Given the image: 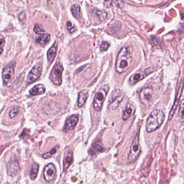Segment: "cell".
Segmentation results:
<instances>
[{
    "mask_svg": "<svg viewBox=\"0 0 184 184\" xmlns=\"http://www.w3.org/2000/svg\"><path fill=\"white\" fill-rule=\"evenodd\" d=\"M184 100H182V102L180 104V108L179 110V115L182 119L184 118Z\"/></svg>",
    "mask_w": 184,
    "mask_h": 184,
    "instance_id": "28",
    "label": "cell"
},
{
    "mask_svg": "<svg viewBox=\"0 0 184 184\" xmlns=\"http://www.w3.org/2000/svg\"><path fill=\"white\" fill-rule=\"evenodd\" d=\"M5 44V42L2 39H0V55L3 52V48L4 47Z\"/></svg>",
    "mask_w": 184,
    "mask_h": 184,
    "instance_id": "32",
    "label": "cell"
},
{
    "mask_svg": "<svg viewBox=\"0 0 184 184\" xmlns=\"http://www.w3.org/2000/svg\"><path fill=\"white\" fill-rule=\"evenodd\" d=\"M93 13L97 17L98 19L101 21L105 20L107 18L108 14L107 13L104 11H98V10H94Z\"/></svg>",
    "mask_w": 184,
    "mask_h": 184,
    "instance_id": "24",
    "label": "cell"
},
{
    "mask_svg": "<svg viewBox=\"0 0 184 184\" xmlns=\"http://www.w3.org/2000/svg\"><path fill=\"white\" fill-rule=\"evenodd\" d=\"M19 112V109L17 107H14L12 110L11 111L10 113H9V116L11 117V118H13L15 116L17 115Z\"/></svg>",
    "mask_w": 184,
    "mask_h": 184,
    "instance_id": "27",
    "label": "cell"
},
{
    "mask_svg": "<svg viewBox=\"0 0 184 184\" xmlns=\"http://www.w3.org/2000/svg\"><path fill=\"white\" fill-rule=\"evenodd\" d=\"M73 161V152L72 151H69L68 153L66 155L63 161V171L67 170L69 167L70 166Z\"/></svg>",
    "mask_w": 184,
    "mask_h": 184,
    "instance_id": "17",
    "label": "cell"
},
{
    "mask_svg": "<svg viewBox=\"0 0 184 184\" xmlns=\"http://www.w3.org/2000/svg\"><path fill=\"white\" fill-rule=\"evenodd\" d=\"M132 48L131 47H124L120 50L117 55L116 62V71L122 74L127 71L133 61Z\"/></svg>",
    "mask_w": 184,
    "mask_h": 184,
    "instance_id": "1",
    "label": "cell"
},
{
    "mask_svg": "<svg viewBox=\"0 0 184 184\" xmlns=\"http://www.w3.org/2000/svg\"><path fill=\"white\" fill-rule=\"evenodd\" d=\"M57 150H58V147H54V149H53L52 150L50 151L49 152L44 153L43 155V157L45 158V159H48V158H51L54 155H55L56 153L57 152Z\"/></svg>",
    "mask_w": 184,
    "mask_h": 184,
    "instance_id": "25",
    "label": "cell"
},
{
    "mask_svg": "<svg viewBox=\"0 0 184 184\" xmlns=\"http://www.w3.org/2000/svg\"><path fill=\"white\" fill-rule=\"evenodd\" d=\"M15 63H11L5 66L2 74L3 83L4 85L9 86L13 82L14 76V68Z\"/></svg>",
    "mask_w": 184,
    "mask_h": 184,
    "instance_id": "6",
    "label": "cell"
},
{
    "mask_svg": "<svg viewBox=\"0 0 184 184\" xmlns=\"http://www.w3.org/2000/svg\"><path fill=\"white\" fill-rule=\"evenodd\" d=\"M110 44L107 42H103L100 45V49L102 51H105L108 50V48L109 47Z\"/></svg>",
    "mask_w": 184,
    "mask_h": 184,
    "instance_id": "30",
    "label": "cell"
},
{
    "mask_svg": "<svg viewBox=\"0 0 184 184\" xmlns=\"http://www.w3.org/2000/svg\"><path fill=\"white\" fill-rule=\"evenodd\" d=\"M50 40V35L48 34H43L40 35V36L36 39V42L37 43L44 45L46 44L48 42H49Z\"/></svg>",
    "mask_w": 184,
    "mask_h": 184,
    "instance_id": "21",
    "label": "cell"
},
{
    "mask_svg": "<svg viewBox=\"0 0 184 184\" xmlns=\"http://www.w3.org/2000/svg\"><path fill=\"white\" fill-rule=\"evenodd\" d=\"M7 173L9 176H15L18 173L20 167H19V163L16 160H13L8 163L7 166Z\"/></svg>",
    "mask_w": 184,
    "mask_h": 184,
    "instance_id": "15",
    "label": "cell"
},
{
    "mask_svg": "<svg viewBox=\"0 0 184 184\" xmlns=\"http://www.w3.org/2000/svg\"><path fill=\"white\" fill-rule=\"evenodd\" d=\"M57 44L55 42L48 51V60L50 63H52L55 58L57 54Z\"/></svg>",
    "mask_w": 184,
    "mask_h": 184,
    "instance_id": "19",
    "label": "cell"
},
{
    "mask_svg": "<svg viewBox=\"0 0 184 184\" xmlns=\"http://www.w3.org/2000/svg\"><path fill=\"white\" fill-rule=\"evenodd\" d=\"M79 120L78 115H73L66 119V123L63 128V131L69 132L74 130Z\"/></svg>",
    "mask_w": 184,
    "mask_h": 184,
    "instance_id": "12",
    "label": "cell"
},
{
    "mask_svg": "<svg viewBox=\"0 0 184 184\" xmlns=\"http://www.w3.org/2000/svg\"><path fill=\"white\" fill-rule=\"evenodd\" d=\"M45 91V87L43 84H37L33 87L32 89L29 91V93L32 96H37L42 95Z\"/></svg>",
    "mask_w": 184,
    "mask_h": 184,
    "instance_id": "16",
    "label": "cell"
},
{
    "mask_svg": "<svg viewBox=\"0 0 184 184\" xmlns=\"http://www.w3.org/2000/svg\"><path fill=\"white\" fill-rule=\"evenodd\" d=\"M38 170H39L38 164L36 163L33 164V165H32V170L30 174V178L32 180H34L37 178Z\"/></svg>",
    "mask_w": 184,
    "mask_h": 184,
    "instance_id": "22",
    "label": "cell"
},
{
    "mask_svg": "<svg viewBox=\"0 0 184 184\" xmlns=\"http://www.w3.org/2000/svg\"><path fill=\"white\" fill-rule=\"evenodd\" d=\"M104 151V148L103 147L102 141L100 140H98L92 143L91 147L90 148L89 150V153L90 155L94 156L97 155L99 153L102 152Z\"/></svg>",
    "mask_w": 184,
    "mask_h": 184,
    "instance_id": "14",
    "label": "cell"
},
{
    "mask_svg": "<svg viewBox=\"0 0 184 184\" xmlns=\"http://www.w3.org/2000/svg\"><path fill=\"white\" fill-rule=\"evenodd\" d=\"M89 92L87 90H84L79 92L78 98V106L79 108L82 107L85 104L87 98L89 97Z\"/></svg>",
    "mask_w": 184,
    "mask_h": 184,
    "instance_id": "18",
    "label": "cell"
},
{
    "mask_svg": "<svg viewBox=\"0 0 184 184\" xmlns=\"http://www.w3.org/2000/svg\"><path fill=\"white\" fill-rule=\"evenodd\" d=\"M165 118L163 111L156 109L153 111L147 118L146 130L148 132L155 131L163 123Z\"/></svg>",
    "mask_w": 184,
    "mask_h": 184,
    "instance_id": "2",
    "label": "cell"
},
{
    "mask_svg": "<svg viewBox=\"0 0 184 184\" xmlns=\"http://www.w3.org/2000/svg\"><path fill=\"white\" fill-rule=\"evenodd\" d=\"M154 70L152 68L145 69L144 71H138L136 73L132 75L129 79V84L130 85H134L137 83L142 81L149 75L151 74Z\"/></svg>",
    "mask_w": 184,
    "mask_h": 184,
    "instance_id": "9",
    "label": "cell"
},
{
    "mask_svg": "<svg viewBox=\"0 0 184 184\" xmlns=\"http://www.w3.org/2000/svg\"><path fill=\"white\" fill-rule=\"evenodd\" d=\"M140 131L139 129L135 135L134 139L132 143L130 151L129 152L127 161L129 163H133L137 160L140 153Z\"/></svg>",
    "mask_w": 184,
    "mask_h": 184,
    "instance_id": "5",
    "label": "cell"
},
{
    "mask_svg": "<svg viewBox=\"0 0 184 184\" xmlns=\"http://www.w3.org/2000/svg\"><path fill=\"white\" fill-rule=\"evenodd\" d=\"M67 28L69 30V31L70 32H73L75 31V26L74 24L71 23V22H68L66 24Z\"/></svg>",
    "mask_w": 184,
    "mask_h": 184,
    "instance_id": "31",
    "label": "cell"
},
{
    "mask_svg": "<svg viewBox=\"0 0 184 184\" xmlns=\"http://www.w3.org/2000/svg\"><path fill=\"white\" fill-rule=\"evenodd\" d=\"M34 31L35 33H36L37 34L42 35L44 34V30L42 28V26L38 24H36L35 25L34 28Z\"/></svg>",
    "mask_w": 184,
    "mask_h": 184,
    "instance_id": "26",
    "label": "cell"
},
{
    "mask_svg": "<svg viewBox=\"0 0 184 184\" xmlns=\"http://www.w3.org/2000/svg\"><path fill=\"white\" fill-rule=\"evenodd\" d=\"M110 87L107 85L105 84L103 85L98 90L96 94L95 95L94 100V108L95 110L100 112L103 108V103L105 100V97L109 91Z\"/></svg>",
    "mask_w": 184,
    "mask_h": 184,
    "instance_id": "4",
    "label": "cell"
},
{
    "mask_svg": "<svg viewBox=\"0 0 184 184\" xmlns=\"http://www.w3.org/2000/svg\"><path fill=\"white\" fill-rule=\"evenodd\" d=\"M63 71V67L61 63L56 64L53 67L50 75V79L57 85H60L62 82V75Z\"/></svg>",
    "mask_w": 184,
    "mask_h": 184,
    "instance_id": "7",
    "label": "cell"
},
{
    "mask_svg": "<svg viewBox=\"0 0 184 184\" xmlns=\"http://www.w3.org/2000/svg\"><path fill=\"white\" fill-rule=\"evenodd\" d=\"M182 90H183V81L182 80V83H181L180 85H179V89L178 90V92L176 94V97L175 98V100L174 102L173 105V106L171 109V111H170V113H169V116H168V120L169 121L172 118L173 116H174V114L175 113L176 110L178 105L179 104V100H180V98L181 95H182Z\"/></svg>",
    "mask_w": 184,
    "mask_h": 184,
    "instance_id": "13",
    "label": "cell"
},
{
    "mask_svg": "<svg viewBox=\"0 0 184 184\" xmlns=\"http://www.w3.org/2000/svg\"><path fill=\"white\" fill-rule=\"evenodd\" d=\"M153 94V91L151 87H146L143 88L140 93V102L145 106L150 105L152 100Z\"/></svg>",
    "mask_w": 184,
    "mask_h": 184,
    "instance_id": "8",
    "label": "cell"
},
{
    "mask_svg": "<svg viewBox=\"0 0 184 184\" xmlns=\"http://www.w3.org/2000/svg\"><path fill=\"white\" fill-rule=\"evenodd\" d=\"M43 174L46 182H50L54 181L56 176L55 166L53 164H49L45 167Z\"/></svg>",
    "mask_w": 184,
    "mask_h": 184,
    "instance_id": "11",
    "label": "cell"
},
{
    "mask_svg": "<svg viewBox=\"0 0 184 184\" xmlns=\"http://www.w3.org/2000/svg\"><path fill=\"white\" fill-rule=\"evenodd\" d=\"M125 96V93L121 90H113L108 100V109L111 111L116 109L123 100Z\"/></svg>",
    "mask_w": 184,
    "mask_h": 184,
    "instance_id": "3",
    "label": "cell"
},
{
    "mask_svg": "<svg viewBox=\"0 0 184 184\" xmlns=\"http://www.w3.org/2000/svg\"><path fill=\"white\" fill-rule=\"evenodd\" d=\"M71 10L73 16L75 18L78 19L80 17L81 14V7L78 5H74L71 7Z\"/></svg>",
    "mask_w": 184,
    "mask_h": 184,
    "instance_id": "23",
    "label": "cell"
},
{
    "mask_svg": "<svg viewBox=\"0 0 184 184\" xmlns=\"http://www.w3.org/2000/svg\"><path fill=\"white\" fill-rule=\"evenodd\" d=\"M42 66L41 64H38L34 66L28 75L26 82L28 84H31L36 81L42 74Z\"/></svg>",
    "mask_w": 184,
    "mask_h": 184,
    "instance_id": "10",
    "label": "cell"
},
{
    "mask_svg": "<svg viewBox=\"0 0 184 184\" xmlns=\"http://www.w3.org/2000/svg\"><path fill=\"white\" fill-rule=\"evenodd\" d=\"M135 112V108L132 105H129L126 106V109L124 111L122 118L124 121H126L132 115H133Z\"/></svg>",
    "mask_w": 184,
    "mask_h": 184,
    "instance_id": "20",
    "label": "cell"
},
{
    "mask_svg": "<svg viewBox=\"0 0 184 184\" xmlns=\"http://www.w3.org/2000/svg\"><path fill=\"white\" fill-rule=\"evenodd\" d=\"M113 3L119 8H123L124 7L123 0H112Z\"/></svg>",
    "mask_w": 184,
    "mask_h": 184,
    "instance_id": "29",
    "label": "cell"
}]
</instances>
